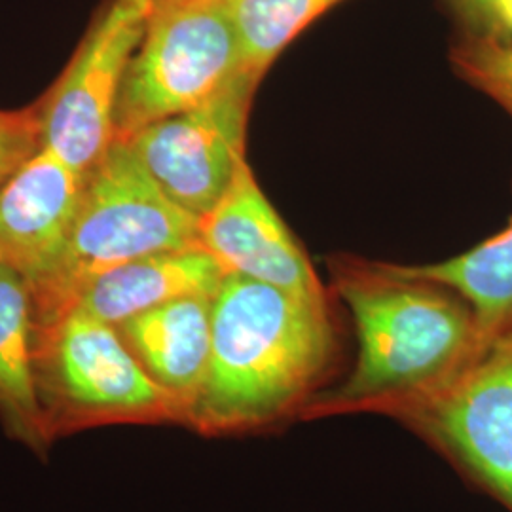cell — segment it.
<instances>
[{
    "mask_svg": "<svg viewBox=\"0 0 512 512\" xmlns=\"http://www.w3.org/2000/svg\"><path fill=\"white\" fill-rule=\"evenodd\" d=\"M224 275L219 262L203 247L143 256L97 275L80 291L73 310L118 327L183 296H215Z\"/></svg>",
    "mask_w": 512,
    "mask_h": 512,
    "instance_id": "7c38bea8",
    "label": "cell"
},
{
    "mask_svg": "<svg viewBox=\"0 0 512 512\" xmlns=\"http://www.w3.org/2000/svg\"><path fill=\"white\" fill-rule=\"evenodd\" d=\"M459 4L476 19H482L488 25H495L494 14H492V0H459Z\"/></svg>",
    "mask_w": 512,
    "mask_h": 512,
    "instance_id": "ac0fdd59",
    "label": "cell"
},
{
    "mask_svg": "<svg viewBox=\"0 0 512 512\" xmlns=\"http://www.w3.org/2000/svg\"><path fill=\"white\" fill-rule=\"evenodd\" d=\"M404 277L450 289L467 302L480 344L512 327V224L463 255L429 266H389Z\"/></svg>",
    "mask_w": 512,
    "mask_h": 512,
    "instance_id": "5bb4252c",
    "label": "cell"
},
{
    "mask_svg": "<svg viewBox=\"0 0 512 512\" xmlns=\"http://www.w3.org/2000/svg\"><path fill=\"white\" fill-rule=\"evenodd\" d=\"M86 173L40 147L0 188V262L38 289L59 264Z\"/></svg>",
    "mask_w": 512,
    "mask_h": 512,
    "instance_id": "30bf717a",
    "label": "cell"
},
{
    "mask_svg": "<svg viewBox=\"0 0 512 512\" xmlns=\"http://www.w3.org/2000/svg\"><path fill=\"white\" fill-rule=\"evenodd\" d=\"M338 293L353 317L359 355L348 382L310 416L387 412L442 384L480 346L473 311L450 289L404 277L389 264L348 268Z\"/></svg>",
    "mask_w": 512,
    "mask_h": 512,
    "instance_id": "7a4b0ae2",
    "label": "cell"
},
{
    "mask_svg": "<svg viewBox=\"0 0 512 512\" xmlns=\"http://www.w3.org/2000/svg\"><path fill=\"white\" fill-rule=\"evenodd\" d=\"M42 147L40 110H0V188Z\"/></svg>",
    "mask_w": 512,
    "mask_h": 512,
    "instance_id": "e0dca14e",
    "label": "cell"
},
{
    "mask_svg": "<svg viewBox=\"0 0 512 512\" xmlns=\"http://www.w3.org/2000/svg\"><path fill=\"white\" fill-rule=\"evenodd\" d=\"M200 219L171 202L128 143L114 141L86 173L73 230L54 274L31 291L35 330L73 310L95 279L143 256L202 247Z\"/></svg>",
    "mask_w": 512,
    "mask_h": 512,
    "instance_id": "3957f363",
    "label": "cell"
},
{
    "mask_svg": "<svg viewBox=\"0 0 512 512\" xmlns=\"http://www.w3.org/2000/svg\"><path fill=\"white\" fill-rule=\"evenodd\" d=\"M332 353L327 300L226 274L213 296L207 376L186 425L220 437L283 420L306 406Z\"/></svg>",
    "mask_w": 512,
    "mask_h": 512,
    "instance_id": "6da1fadb",
    "label": "cell"
},
{
    "mask_svg": "<svg viewBox=\"0 0 512 512\" xmlns=\"http://www.w3.org/2000/svg\"><path fill=\"white\" fill-rule=\"evenodd\" d=\"M243 73L238 33L224 0H154L145 37L120 86L116 139L200 107Z\"/></svg>",
    "mask_w": 512,
    "mask_h": 512,
    "instance_id": "5b68a950",
    "label": "cell"
},
{
    "mask_svg": "<svg viewBox=\"0 0 512 512\" xmlns=\"http://www.w3.org/2000/svg\"><path fill=\"white\" fill-rule=\"evenodd\" d=\"M459 73L512 116V48L494 38L465 44L456 54Z\"/></svg>",
    "mask_w": 512,
    "mask_h": 512,
    "instance_id": "2e32d148",
    "label": "cell"
},
{
    "mask_svg": "<svg viewBox=\"0 0 512 512\" xmlns=\"http://www.w3.org/2000/svg\"><path fill=\"white\" fill-rule=\"evenodd\" d=\"M385 414L420 427L512 509V327L482 342L442 384Z\"/></svg>",
    "mask_w": 512,
    "mask_h": 512,
    "instance_id": "8992f818",
    "label": "cell"
},
{
    "mask_svg": "<svg viewBox=\"0 0 512 512\" xmlns=\"http://www.w3.org/2000/svg\"><path fill=\"white\" fill-rule=\"evenodd\" d=\"M494 23H499L512 31V0H492Z\"/></svg>",
    "mask_w": 512,
    "mask_h": 512,
    "instance_id": "d6986e66",
    "label": "cell"
},
{
    "mask_svg": "<svg viewBox=\"0 0 512 512\" xmlns=\"http://www.w3.org/2000/svg\"><path fill=\"white\" fill-rule=\"evenodd\" d=\"M258 82L255 74H239L200 107L116 141L128 143L171 202L202 219L226 196L247 164L245 131Z\"/></svg>",
    "mask_w": 512,
    "mask_h": 512,
    "instance_id": "ba28073f",
    "label": "cell"
},
{
    "mask_svg": "<svg viewBox=\"0 0 512 512\" xmlns=\"http://www.w3.org/2000/svg\"><path fill=\"white\" fill-rule=\"evenodd\" d=\"M338 2L342 0H224L245 71L262 78L283 48Z\"/></svg>",
    "mask_w": 512,
    "mask_h": 512,
    "instance_id": "9a60e30c",
    "label": "cell"
},
{
    "mask_svg": "<svg viewBox=\"0 0 512 512\" xmlns=\"http://www.w3.org/2000/svg\"><path fill=\"white\" fill-rule=\"evenodd\" d=\"M200 243L224 274L327 300L310 260L243 164L226 196L200 219Z\"/></svg>",
    "mask_w": 512,
    "mask_h": 512,
    "instance_id": "9c48e42d",
    "label": "cell"
},
{
    "mask_svg": "<svg viewBox=\"0 0 512 512\" xmlns=\"http://www.w3.org/2000/svg\"><path fill=\"white\" fill-rule=\"evenodd\" d=\"M154 0H110L42 101V147L88 173L116 139V103Z\"/></svg>",
    "mask_w": 512,
    "mask_h": 512,
    "instance_id": "52a82bcc",
    "label": "cell"
},
{
    "mask_svg": "<svg viewBox=\"0 0 512 512\" xmlns=\"http://www.w3.org/2000/svg\"><path fill=\"white\" fill-rule=\"evenodd\" d=\"M0 425L8 439L46 459L52 440L35 378V313L27 281L0 262Z\"/></svg>",
    "mask_w": 512,
    "mask_h": 512,
    "instance_id": "4fadbf2b",
    "label": "cell"
},
{
    "mask_svg": "<svg viewBox=\"0 0 512 512\" xmlns=\"http://www.w3.org/2000/svg\"><path fill=\"white\" fill-rule=\"evenodd\" d=\"M148 376L183 406L184 425L211 359L213 296H183L116 327Z\"/></svg>",
    "mask_w": 512,
    "mask_h": 512,
    "instance_id": "8fae6325",
    "label": "cell"
},
{
    "mask_svg": "<svg viewBox=\"0 0 512 512\" xmlns=\"http://www.w3.org/2000/svg\"><path fill=\"white\" fill-rule=\"evenodd\" d=\"M35 378L52 442L109 425H184L183 406L148 376L118 329L86 311L35 330Z\"/></svg>",
    "mask_w": 512,
    "mask_h": 512,
    "instance_id": "277c9868",
    "label": "cell"
}]
</instances>
